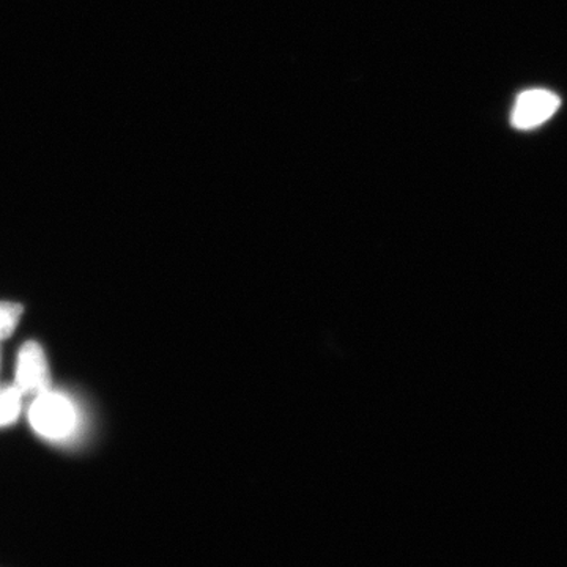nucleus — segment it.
Here are the masks:
<instances>
[{
    "instance_id": "nucleus-1",
    "label": "nucleus",
    "mask_w": 567,
    "mask_h": 567,
    "mask_svg": "<svg viewBox=\"0 0 567 567\" xmlns=\"http://www.w3.org/2000/svg\"><path fill=\"white\" fill-rule=\"evenodd\" d=\"M29 421L44 439H66L76 427V409L65 395L48 390L33 399Z\"/></svg>"
},
{
    "instance_id": "nucleus-2",
    "label": "nucleus",
    "mask_w": 567,
    "mask_h": 567,
    "mask_svg": "<svg viewBox=\"0 0 567 567\" xmlns=\"http://www.w3.org/2000/svg\"><path fill=\"white\" fill-rule=\"evenodd\" d=\"M50 371L43 349L39 342H25L18 353L14 386L22 395H39L50 390Z\"/></svg>"
},
{
    "instance_id": "nucleus-3",
    "label": "nucleus",
    "mask_w": 567,
    "mask_h": 567,
    "mask_svg": "<svg viewBox=\"0 0 567 567\" xmlns=\"http://www.w3.org/2000/svg\"><path fill=\"white\" fill-rule=\"evenodd\" d=\"M559 104L561 102H559L558 95L550 91H544V89H533V91L520 93L514 104L511 123L517 130L536 128L554 117Z\"/></svg>"
},
{
    "instance_id": "nucleus-4",
    "label": "nucleus",
    "mask_w": 567,
    "mask_h": 567,
    "mask_svg": "<svg viewBox=\"0 0 567 567\" xmlns=\"http://www.w3.org/2000/svg\"><path fill=\"white\" fill-rule=\"evenodd\" d=\"M22 395L17 386L0 390V425L14 423L21 413Z\"/></svg>"
},
{
    "instance_id": "nucleus-5",
    "label": "nucleus",
    "mask_w": 567,
    "mask_h": 567,
    "mask_svg": "<svg viewBox=\"0 0 567 567\" xmlns=\"http://www.w3.org/2000/svg\"><path fill=\"white\" fill-rule=\"evenodd\" d=\"M21 316V305L10 303V301L0 303V333H2L3 341L13 334L14 328L20 323Z\"/></svg>"
},
{
    "instance_id": "nucleus-6",
    "label": "nucleus",
    "mask_w": 567,
    "mask_h": 567,
    "mask_svg": "<svg viewBox=\"0 0 567 567\" xmlns=\"http://www.w3.org/2000/svg\"><path fill=\"white\" fill-rule=\"evenodd\" d=\"M0 341H3V339H2V333H0Z\"/></svg>"
}]
</instances>
